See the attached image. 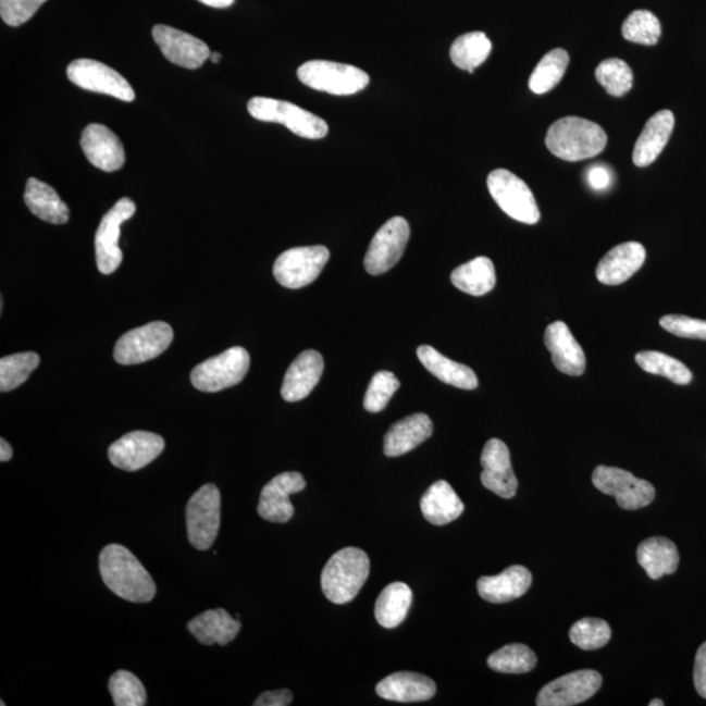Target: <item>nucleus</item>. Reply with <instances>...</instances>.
Here are the masks:
<instances>
[{
  "label": "nucleus",
  "instance_id": "nucleus-14",
  "mask_svg": "<svg viewBox=\"0 0 706 706\" xmlns=\"http://www.w3.org/2000/svg\"><path fill=\"white\" fill-rule=\"evenodd\" d=\"M67 77L75 86L89 92L113 96L115 99L132 102L135 92L128 82L107 64L94 60H77L67 67Z\"/></svg>",
  "mask_w": 706,
  "mask_h": 706
},
{
  "label": "nucleus",
  "instance_id": "nucleus-36",
  "mask_svg": "<svg viewBox=\"0 0 706 706\" xmlns=\"http://www.w3.org/2000/svg\"><path fill=\"white\" fill-rule=\"evenodd\" d=\"M569 64V54L563 49L550 50L544 55L534 73L531 74L529 87L536 95H543L554 89L566 75Z\"/></svg>",
  "mask_w": 706,
  "mask_h": 706
},
{
  "label": "nucleus",
  "instance_id": "nucleus-22",
  "mask_svg": "<svg viewBox=\"0 0 706 706\" xmlns=\"http://www.w3.org/2000/svg\"><path fill=\"white\" fill-rule=\"evenodd\" d=\"M645 259L646 250L643 245L633 241L620 244L600 259L595 275L606 286H619L630 281L643 268Z\"/></svg>",
  "mask_w": 706,
  "mask_h": 706
},
{
  "label": "nucleus",
  "instance_id": "nucleus-34",
  "mask_svg": "<svg viewBox=\"0 0 706 706\" xmlns=\"http://www.w3.org/2000/svg\"><path fill=\"white\" fill-rule=\"evenodd\" d=\"M412 604V591L404 582H394L375 602L374 615L381 627L392 630L404 623Z\"/></svg>",
  "mask_w": 706,
  "mask_h": 706
},
{
  "label": "nucleus",
  "instance_id": "nucleus-33",
  "mask_svg": "<svg viewBox=\"0 0 706 706\" xmlns=\"http://www.w3.org/2000/svg\"><path fill=\"white\" fill-rule=\"evenodd\" d=\"M451 283L462 293L483 296L496 286L495 265L487 257H478L451 272Z\"/></svg>",
  "mask_w": 706,
  "mask_h": 706
},
{
  "label": "nucleus",
  "instance_id": "nucleus-44",
  "mask_svg": "<svg viewBox=\"0 0 706 706\" xmlns=\"http://www.w3.org/2000/svg\"><path fill=\"white\" fill-rule=\"evenodd\" d=\"M399 386L400 382L394 373L387 371L375 373L366 394V410L373 413L384 411Z\"/></svg>",
  "mask_w": 706,
  "mask_h": 706
},
{
  "label": "nucleus",
  "instance_id": "nucleus-53",
  "mask_svg": "<svg viewBox=\"0 0 706 706\" xmlns=\"http://www.w3.org/2000/svg\"><path fill=\"white\" fill-rule=\"evenodd\" d=\"M662 699L659 698H654L653 702L649 703V706H664Z\"/></svg>",
  "mask_w": 706,
  "mask_h": 706
},
{
  "label": "nucleus",
  "instance_id": "nucleus-8",
  "mask_svg": "<svg viewBox=\"0 0 706 706\" xmlns=\"http://www.w3.org/2000/svg\"><path fill=\"white\" fill-rule=\"evenodd\" d=\"M173 338V329L168 323H147L121 336L114 347V360L122 366L144 364L164 354Z\"/></svg>",
  "mask_w": 706,
  "mask_h": 706
},
{
  "label": "nucleus",
  "instance_id": "nucleus-50",
  "mask_svg": "<svg viewBox=\"0 0 706 706\" xmlns=\"http://www.w3.org/2000/svg\"><path fill=\"white\" fill-rule=\"evenodd\" d=\"M12 456H14V450L11 445L4 438L0 439V461L9 462Z\"/></svg>",
  "mask_w": 706,
  "mask_h": 706
},
{
  "label": "nucleus",
  "instance_id": "nucleus-4",
  "mask_svg": "<svg viewBox=\"0 0 706 706\" xmlns=\"http://www.w3.org/2000/svg\"><path fill=\"white\" fill-rule=\"evenodd\" d=\"M248 110L252 119L261 122L281 123L300 138L323 139L329 134L325 121L293 102L269 99V97H255L249 101Z\"/></svg>",
  "mask_w": 706,
  "mask_h": 706
},
{
  "label": "nucleus",
  "instance_id": "nucleus-21",
  "mask_svg": "<svg viewBox=\"0 0 706 706\" xmlns=\"http://www.w3.org/2000/svg\"><path fill=\"white\" fill-rule=\"evenodd\" d=\"M544 345H546L557 371L573 375V377L585 373L584 349L574 339L566 322L556 321L548 325L544 333Z\"/></svg>",
  "mask_w": 706,
  "mask_h": 706
},
{
  "label": "nucleus",
  "instance_id": "nucleus-6",
  "mask_svg": "<svg viewBox=\"0 0 706 706\" xmlns=\"http://www.w3.org/2000/svg\"><path fill=\"white\" fill-rule=\"evenodd\" d=\"M220 517L222 495L215 484H206L186 507L187 536L194 548L206 550L212 546L219 533Z\"/></svg>",
  "mask_w": 706,
  "mask_h": 706
},
{
  "label": "nucleus",
  "instance_id": "nucleus-39",
  "mask_svg": "<svg viewBox=\"0 0 706 706\" xmlns=\"http://www.w3.org/2000/svg\"><path fill=\"white\" fill-rule=\"evenodd\" d=\"M38 366H40V356L35 352L4 356L0 360V392L15 391L29 379Z\"/></svg>",
  "mask_w": 706,
  "mask_h": 706
},
{
  "label": "nucleus",
  "instance_id": "nucleus-27",
  "mask_svg": "<svg viewBox=\"0 0 706 706\" xmlns=\"http://www.w3.org/2000/svg\"><path fill=\"white\" fill-rule=\"evenodd\" d=\"M433 423L429 414L414 413L397 421L384 438L386 457H400L417 449L432 436Z\"/></svg>",
  "mask_w": 706,
  "mask_h": 706
},
{
  "label": "nucleus",
  "instance_id": "nucleus-31",
  "mask_svg": "<svg viewBox=\"0 0 706 706\" xmlns=\"http://www.w3.org/2000/svg\"><path fill=\"white\" fill-rule=\"evenodd\" d=\"M636 555L640 566L652 580L676 573L679 567L680 557L676 543L664 536H653L641 542Z\"/></svg>",
  "mask_w": 706,
  "mask_h": 706
},
{
  "label": "nucleus",
  "instance_id": "nucleus-17",
  "mask_svg": "<svg viewBox=\"0 0 706 706\" xmlns=\"http://www.w3.org/2000/svg\"><path fill=\"white\" fill-rule=\"evenodd\" d=\"M306 487V478L300 472H283L264 485L261 497H259L258 515L269 522H288L295 515L289 496Z\"/></svg>",
  "mask_w": 706,
  "mask_h": 706
},
{
  "label": "nucleus",
  "instance_id": "nucleus-19",
  "mask_svg": "<svg viewBox=\"0 0 706 706\" xmlns=\"http://www.w3.org/2000/svg\"><path fill=\"white\" fill-rule=\"evenodd\" d=\"M481 462V475L485 488L503 498H513L517 494L518 481L511 468L510 451L501 439L491 438L485 444Z\"/></svg>",
  "mask_w": 706,
  "mask_h": 706
},
{
  "label": "nucleus",
  "instance_id": "nucleus-24",
  "mask_svg": "<svg viewBox=\"0 0 706 706\" xmlns=\"http://www.w3.org/2000/svg\"><path fill=\"white\" fill-rule=\"evenodd\" d=\"M437 686L429 677L417 672H395L375 686L377 695L388 702L420 703L436 695Z\"/></svg>",
  "mask_w": 706,
  "mask_h": 706
},
{
  "label": "nucleus",
  "instance_id": "nucleus-52",
  "mask_svg": "<svg viewBox=\"0 0 706 706\" xmlns=\"http://www.w3.org/2000/svg\"><path fill=\"white\" fill-rule=\"evenodd\" d=\"M210 60L212 63H219L220 61H222V54L213 53L210 55Z\"/></svg>",
  "mask_w": 706,
  "mask_h": 706
},
{
  "label": "nucleus",
  "instance_id": "nucleus-13",
  "mask_svg": "<svg viewBox=\"0 0 706 706\" xmlns=\"http://www.w3.org/2000/svg\"><path fill=\"white\" fill-rule=\"evenodd\" d=\"M410 238V225L405 218L395 216L381 226L369 245L364 265L371 275L385 274L400 261Z\"/></svg>",
  "mask_w": 706,
  "mask_h": 706
},
{
  "label": "nucleus",
  "instance_id": "nucleus-38",
  "mask_svg": "<svg viewBox=\"0 0 706 706\" xmlns=\"http://www.w3.org/2000/svg\"><path fill=\"white\" fill-rule=\"evenodd\" d=\"M636 362L645 372L670 380L677 385H689L692 372L682 361L657 351H643L636 355Z\"/></svg>",
  "mask_w": 706,
  "mask_h": 706
},
{
  "label": "nucleus",
  "instance_id": "nucleus-35",
  "mask_svg": "<svg viewBox=\"0 0 706 706\" xmlns=\"http://www.w3.org/2000/svg\"><path fill=\"white\" fill-rule=\"evenodd\" d=\"M492 51V44L483 32H471L458 37L450 48V58L458 69L474 74Z\"/></svg>",
  "mask_w": 706,
  "mask_h": 706
},
{
  "label": "nucleus",
  "instance_id": "nucleus-32",
  "mask_svg": "<svg viewBox=\"0 0 706 706\" xmlns=\"http://www.w3.org/2000/svg\"><path fill=\"white\" fill-rule=\"evenodd\" d=\"M25 205L38 219L50 224H66L70 210L58 193L48 184L37 178H29L24 194Z\"/></svg>",
  "mask_w": 706,
  "mask_h": 706
},
{
  "label": "nucleus",
  "instance_id": "nucleus-9",
  "mask_svg": "<svg viewBox=\"0 0 706 706\" xmlns=\"http://www.w3.org/2000/svg\"><path fill=\"white\" fill-rule=\"evenodd\" d=\"M249 367V352L243 347H232L194 368L191 384L200 392H222L239 384L248 374Z\"/></svg>",
  "mask_w": 706,
  "mask_h": 706
},
{
  "label": "nucleus",
  "instance_id": "nucleus-3",
  "mask_svg": "<svg viewBox=\"0 0 706 706\" xmlns=\"http://www.w3.org/2000/svg\"><path fill=\"white\" fill-rule=\"evenodd\" d=\"M371 560L364 550L347 547L330 557L321 575V586L326 598L335 605H346L355 599L368 580Z\"/></svg>",
  "mask_w": 706,
  "mask_h": 706
},
{
  "label": "nucleus",
  "instance_id": "nucleus-48",
  "mask_svg": "<svg viewBox=\"0 0 706 706\" xmlns=\"http://www.w3.org/2000/svg\"><path fill=\"white\" fill-rule=\"evenodd\" d=\"M293 699V692L288 690L268 691L256 699L255 706H288Z\"/></svg>",
  "mask_w": 706,
  "mask_h": 706
},
{
  "label": "nucleus",
  "instance_id": "nucleus-37",
  "mask_svg": "<svg viewBox=\"0 0 706 706\" xmlns=\"http://www.w3.org/2000/svg\"><path fill=\"white\" fill-rule=\"evenodd\" d=\"M536 654L523 644H509L488 657L491 670L503 673H527L535 669Z\"/></svg>",
  "mask_w": 706,
  "mask_h": 706
},
{
  "label": "nucleus",
  "instance_id": "nucleus-29",
  "mask_svg": "<svg viewBox=\"0 0 706 706\" xmlns=\"http://www.w3.org/2000/svg\"><path fill=\"white\" fill-rule=\"evenodd\" d=\"M420 508L426 521L444 527L462 516L465 505L448 482L438 481L425 491Z\"/></svg>",
  "mask_w": 706,
  "mask_h": 706
},
{
  "label": "nucleus",
  "instance_id": "nucleus-11",
  "mask_svg": "<svg viewBox=\"0 0 706 706\" xmlns=\"http://www.w3.org/2000/svg\"><path fill=\"white\" fill-rule=\"evenodd\" d=\"M594 487L602 494L614 496L621 509L637 510L647 507L656 497L653 485L631 474L630 471L598 466L593 472Z\"/></svg>",
  "mask_w": 706,
  "mask_h": 706
},
{
  "label": "nucleus",
  "instance_id": "nucleus-49",
  "mask_svg": "<svg viewBox=\"0 0 706 706\" xmlns=\"http://www.w3.org/2000/svg\"><path fill=\"white\" fill-rule=\"evenodd\" d=\"M589 184L595 190H605L611 184L610 172L604 165H594L587 172Z\"/></svg>",
  "mask_w": 706,
  "mask_h": 706
},
{
  "label": "nucleus",
  "instance_id": "nucleus-28",
  "mask_svg": "<svg viewBox=\"0 0 706 706\" xmlns=\"http://www.w3.org/2000/svg\"><path fill=\"white\" fill-rule=\"evenodd\" d=\"M187 630L200 644L224 646L237 637L241 630V623L232 618L224 608H216V610L205 611L190 620Z\"/></svg>",
  "mask_w": 706,
  "mask_h": 706
},
{
  "label": "nucleus",
  "instance_id": "nucleus-42",
  "mask_svg": "<svg viewBox=\"0 0 706 706\" xmlns=\"http://www.w3.org/2000/svg\"><path fill=\"white\" fill-rule=\"evenodd\" d=\"M569 639L582 651H597L610 641L611 628L605 620L584 618L572 626Z\"/></svg>",
  "mask_w": 706,
  "mask_h": 706
},
{
  "label": "nucleus",
  "instance_id": "nucleus-23",
  "mask_svg": "<svg viewBox=\"0 0 706 706\" xmlns=\"http://www.w3.org/2000/svg\"><path fill=\"white\" fill-rule=\"evenodd\" d=\"M323 358L314 349L301 352L290 364L284 377L282 397L287 401L306 399L322 377Z\"/></svg>",
  "mask_w": 706,
  "mask_h": 706
},
{
  "label": "nucleus",
  "instance_id": "nucleus-5",
  "mask_svg": "<svg viewBox=\"0 0 706 706\" xmlns=\"http://www.w3.org/2000/svg\"><path fill=\"white\" fill-rule=\"evenodd\" d=\"M297 76L307 87L335 96H349L368 87L369 75L351 64L330 61H310L297 70Z\"/></svg>",
  "mask_w": 706,
  "mask_h": 706
},
{
  "label": "nucleus",
  "instance_id": "nucleus-2",
  "mask_svg": "<svg viewBox=\"0 0 706 706\" xmlns=\"http://www.w3.org/2000/svg\"><path fill=\"white\" fill-rule=\"evenodd\" d=\"M546 146L556 158L581 161L597 157L607 146V134L597 123L566 116L550 125Z\"/></svg>",
  "mask_w": 706,
  "mask_h": 706
},
{
  "label": "nucleus",
  "instance_id": "nucleus-25",
  "mask_svg": "<svg viewBox=\"0 0 706 706\" xmlns=\"http://www.w3.org/2000/svg\"><path fill=\"white\" fill-rule=\"evenodd\" d=\"M676 116L670 110L654 114L639 136L633 150V163L639 168L649 166L665 150L671 138Z\"/></svg>",
  "mask_w": 706,
  "mask_h": 706
},
{
  "label": "nucleus",
  "instance_id": "nucleus-41",
  "mask_svg": "<svg viewBox=\"0 0 706 706\" xmlns=\"http://www.w3.org/2000/svg\"><path fill=\"white\" fill-rule=\"evenodd\" d=\"M595 79L608 95L621 97L630 92L633 86V73L624 61L611 58L599 63L595 70Z\"/></svg>",
  "mask_w": 706,
  "mask_h": 706
},
{
  "label": "nucleus",
  "instance_id": "nucleus-15",
  "mask_svg": "<svg viewBox=\"0 0 706 706\" xmlns=\"http://www.w3.org/2000/svg\"><path fill=\"white\" fill-rule=\"evenodd\" d=\"M604 679L594 670H580L557 678L537 693V706H573L592 698Z\"/></svg>",
  "mask_w": 706,
  "mask_h": 706
},
{
  "label": "nucleus",
  "instance_id": "nucleus-45",
  "mask_svg": "<svg viewBox=\"0 0 706 706\" xmlns=\"http://www.w3.org/2000/svg\"><path fill=\"white\" fill-rule=\"evenodd\" d=\"M48 0H0V16L10 27H21L30 21Z\"/></svg>",
  "mask_w": 706,
  "mask_h": 706
},
{
  "label": "nucleus",
  "instance_id": "nucleus-26",
  "mask_svg": "<svg viewBox=\"0 0 706 706\" xmlns=\"http://www.w3.org/2000/svg\"><path fill=\"white\" fill-rule=\"evenodd\" d=\"M533 582L528 568L513 566L497 575H485L478 580V593L490 604H507L527 593Z\"/></svg>",
  "mask_w": 706,
  "mask_h": 706
},
{
  "label": "nucleus",
  "instance_id": "nucleus-18",
  "mask_svg": "<svg viewBox=\"0 0 706 706\" xmlns=\"http://www.w3.org/2000/svg\"><path fill=\"white\" fill-rule=\"evenodd\" d=\"M154 42L164 54L168 61L177 66L197 70L209 60L211 53L209 47L199 38L183 30L168 27V25H154L152 30Z\"/></svg>",
  "mask_w": 706,
  "mask_h": 706
},
{
  "label": "nucleus",
  "instance_id": "nucleus-47",
  "mask_svg": "<svg viewBox=\"0 0 706 706\" xmlns=\"http://www.w3.org/2000/svg\"><path fill=\"white\" fill-rule=\"evenodd\" d=\"M693 682L699 696L706 698V643L698 647L695 670H693Z\"/></svg>",
  "mask_w": 706,
  "mask_h": 706
},
{
  "label": "nucleus",
  "instance_id": "nucleus-43",
  "mask_svg": "<svg viewBox=\"0 0 706 706\" xmlns=\"http://www.w3.org/2000/svg\"><path fill=\"white\" fill-rule=\"evenodd\" d=\"M110 695L116 706H145L147 692L145 685L134 673L120 670L109 680Z\"/></svg>",
  "mask_w": 706,
  "mask_h": 706
},
{
  "label": "nucleus",
  "instance_id": "nucleus-7",
  "mask_svg": "<svg viewBox=\"0 0 706 706\" xmlns=\"http://www.w3.org/2000/svg\"><path fill=\"white\" fill-rule=\"evenodd\" d=\"M487 186L491 197L509 218L529 225L540 222L541 211L533 191L515 173L507 170L491 172Z\"/></svg>",
  "mask_w": 706,
  "mask_h": 706
},
{
  "label": "nucleus",
  "instance_id": "nucleus-12",
  "mask_svg": "<svg viewBox=\"0 0 706 706\" xmlns=\"http://www.w3.org/2000/svg\"><path fill=\"white\" fill-rule=\"evenodd\" d=\"M135 211L133 200L122 198L102 218L95 237L97 268L101 274H113L120 268L123 259L120 248L121 226L134 216Z\"/></svg>",
  "mask_w": 706,
  "mask_h": 706
},
{
  "label": "nucleus",
  "instance_id": "nucleus-16",
  "mask_svg": "<svg viewBox=\"0 0 706 706\" xmlns=\"http://www.w3.org/2000/svg\"><path fill=\"white\" fill-rule=\"evenodd\" d=\"M164 448V438L157 433L135 431L110 445L108 455L115 468L138 471L154 461Z\"/></svg>",
  "mask_w": 706,
  "mask_h": 706
},
{
  "label": "nucleus",
  "instance_id": "nucleus-20",
  "mask_svg": "<svg viewBox=\"0 0 706 706\" xmlns=\"http://www.w3.org/2000/svg\"><path fill=\"white\" fill-rule=\"evenodd\" d=\"M80 146L89 163L103 172L120 171L125 165V148L107 126L92 123L84 128Z\"/></svg>",
  "mask_w": 706,
  "mask_h": 706
},
{
  "label": "nucleus",
  "instance_id": "nucleus-1",
  "mask_svg": "<svg viewBox=\"0 0 706 706\" xmlns=\"http://www.w3.org/2000/svg\"><path fill=\"white\" fill-rule=\"evenodd\" d=\"M100 573L110 592L134 604H148L157 595L152 575L121 544H109L100 554Z\"/></svg>",
  "mask_w": 706,
  "mask_h": 706
},
{
  "label": "nucleus",
  "instance_id": "nucleus-51",
  "mask_svg": "<svg viewBox=\"0 0 706 706\" xmlns=\"http://www.w3.org/2000/svg\"><path fill=\"white\" fill-rule=\"evenodd\" d=\"M198 2L213 9H226L231 8V5L235 3V0H198Z\"/></svg>",
  "mask_w": 706,
  "mask_h": 706
},
{
  "label": "nucleus",
  "instance_id": "nucleus-46",
  "mask_svg": "<svg viewBox=\"0 0 706 706\" xmlns=\"http://www.w3.org/2000/svg\"><path fill=\"white\" fill-rule=\"evenodd\" d=\"M659 325L679 338L706 340V321L669 314L660 319Z\"/></svg>",
  "mask_w": 706,
  "mask_h": 706
},
{
  "label": "nucleus",
  "instance_id": "nucleus-10",
  "mask_svg": "<svg viewBox=\"0 0 706 706\" xmlns=\"http://www.w3.org/2000/svg\"><path fill=\"white\" fill-rule=\"evenodd\" d=\"M330 259L326 246H302L282 252L274 264V276L281 286L299 289L321 275Z\"/></svg>",
  "mask_w": 706,
  "mask_h": 706
},
{
  "label": "nucleus",
  "instance_id": "nucleus-30",
  "mask_svg": "<svg viewBox=\"0 0 706 706\" xmlns=\"http://www.w3.org/2000/svg\"><path fill=\"white\" fill-rule=\"evenodd\" d=\"M417 354L426 371L443 381L444 384L463 388V391H474L479 386L476 374L470 367L445 358L435 348L420 346Z\"/></svg>",
  "mask_w": 706,
  "mask_h": 706
},
{
  "label": "nucleus",
  "instance_id": "nucleus-40",
  "mask_svg": "<svg viewBox=\"0 0 706 706\" xmlns=\"http://www.w3.org/2000/svg\"><path fill=\"white\" fill-rule=\"evenodd\" d=\"M621 32H623L627 41L646 45V47L658 44L660 34H662L658 17L646 10L632 12L627 17Z\"/></svg>",
  "mask_w": 706,
  "mask_h": 706
}]
</instances>
